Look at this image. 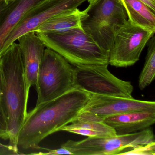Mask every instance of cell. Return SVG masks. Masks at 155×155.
I'll return each mask as SVG.
<instances>
[{"mask_svg":"<svg viewBox=\"0 0 155 155\" xmlns=\"http://www.w3.org/2000/svg\"><path fill=\"white\" fill-rule=\"evenodd\" d=\"M90 5L83 11L78 8L62 12L46 21L32 32H61L74 28H82L81 22L87 16Z\"/></svg>","mask_w":155,"mask_h":155,"instance_id":"5bb4252c","label":"cell"},{"mask_svg":"<svg viewBox=\"0 0 155 155\" xmlns=\"http://www.w3.org/2000/svg\"><path fill=\"white\" fill-rule=\"evenodd\" d=\"M154 35L155 32L134 25L127 20L113 40L109 51V64L117 68L134 65Z\"/></svg>","mask_w":155,"mask_h":155,"instance_id":"ba28073f","label":"cell"},{"mask_svg":"<svg viewBox=\"0 0 155 155\" xmlns=\"http://www.w3.org/2000/svg\"><path fill=\"white\" fill-rule=\"evenodd\" d=\"M120 155H155V142L138 146L129 151H125Z\"/></svg>","mask_w":155,"mask_h":155,"instance_id":"ac0fdd59","label":"cell"},{"mask_svg":"<svg viewBox=\"0 0 155 155\" xmlns=\"http://www.w3.org/2000/svg\"><path fill=\"white\" fill-rule=\"evenodd\" d=\"M147 52L144 67L139 78V87L143 90L155 79V36L153 35L149 40Z\"/></svg>","mask_w":155,"mask_h":155,"instance_id":"e0dca14e","label":"cell"},{"mask_svg":"<svg viewBox=\"0 0 155 155\" xmlns=\"http://www.w3.org/2000/svg\"><path fill=\"white\" fill-rule=\"evenodd\" d=\"M1 101L8 126L9 147L18 150L19 132L28 115L29 95L19 44L13 42L0 58Z\"/></svg>","mask_w":155,"mask_h":155,"instance_id":"7a4b0ae2","label":"cell"},{"mask_svg":"<svg viewBox=\"0 0 155 155\" xmlns=\"http://www.w3.org/2000/svg\"><path fill=\"white\" fill-rule=\"evenodd\" d=\"M127 20L119 0H98L90 5L81 27L101 49L109 52L116 34Z\"/></svg>","mask_w":155,"mask_h":155,"instance_id":"5b68a950","label":"cell"},{"mask_svg":"<svg viewBox=\"0 0 155 155\" xmlns=\"http://www.w3.org/2000/svg\"><path fill=\"white\" fill-rule=\"evenodd\" d=\"M119 1L130 23L155 33V12L139 0Z\"/></svg>","mask_w":155,"mask_h":155,"instance_id":"2e32d148","label":"cell"},{"mask_svg":"<svg viewBox=\"0 0 155 155\" xmlns=\"http://www.w3.org/2000/svg\"><path fill=\"white\" fill-rule=\"evenodd\" d=\"M14 0H0V6L3 5H7L13 2Z\"/></svg>","mask_w":155,"mask_h":155,"instance_id":"7402d4cb","label":"cell"},{"mask_svg":"<svg viewBox=\"0 0 155 155\" xmlns=\"http://www.w3.org/2000/svg\"><path fill=\"white\" fill-rule=\"evenodd\" d=\"M152 130L148 128L135 133L113 137H87L80 141L68 140L62 147L72 155H111L120 154L124 150L155 142Z\"/></svg>","mask_w":155,"mask_h":155,"instance_id":"8992f818","label":"cell"},{"mask_svg":"<svg viewBox=\"0 0 155 155\" xmlns=\"http://www.w3.org/2000/svg\"><path fill=\"white\" fill-rule=\"evenodd\" d=\"M109 65H76L74 69L75 88L91 94L132 98L133 87L111 74Z\"/></svg>","mask_w":155,"mask_h":155,"instance_id":"52a82bcc","label":"cell"},{"mask_svg":"<svg viewBox=\"0 0 155 155\" xmlns=\"http://www.w3.org/2000/svg\"><path fill=\"white\" fill-rule=\"evenodd\" d=\"M44 0H14L0 6V58L3 43L26 13Z\"/></svg>","mask_w":155,"mask_h":155,"instance_id":"4fadbf2b","label":"cell"},{"mask_svg":"<svg viewBox=\"0 0 155 155\" xmlns=\"http://www.w3.org/2000/svg\"><path fill=\"white\" fill-rule=\"evenodd\" d=\"M155 110V102L139 100L133 97L91 94L79 116L94 120L103 121L110 116L127 112Z\"/></svg>","mask_w":155,"mask_h":155,"instance_id":"9c48e42d","label":"cell"},{"mask_svg":"<svg viewBox=\"0 0 155 155\" xmlns=\"http://www.w3.org/2000/svg\"><path fill=\"white\" fill-rule=\"evenodd\" d=\"M48 48L73 65H109V52L101 49L83 28L35 33Z\"/></svg>","mask_w":155,"mask_h":155,"instance_id":"3957f363","label":"cell"},{"mask_svg":"<svg viewBox=\"0 0 155 155\" xmlns=\"http://www.w3.org/2000/svg\"><path fill=\"white\" fill-rule=\"evenodd\" d=\"M98 0H88L87 1L90 5H92L97 2Z\"/></svg>","mask_w":155,"mask_h":155,"instance_id":"603a6c76","label":"cell"},{"mask_svg":"<svg viewBox=\"0 0 155 155\" xmlns=\"http://www.w3.org/2000/svg\"><path fill=\"white\" fill-rule=\"evenodd\" d=\"M0 138L8 139V126L1 101V77H0Z\"/></svg>","mask_w":155,"mask_h":155,"instance_id":"d6986e66","label":"cell"},{"mask_svg":"<svg viewBox=\"0 0 155 155\" xmlns=\"http://www.w3.org/2000/svg\"><path fill=\"white\" fill-rule=\"evenodd\" d=\"M48 151L46 152H40L39 153H32L31 154H38V155H62V154H68L72 155V153L65 148L64 147L61 146V148L55 150L47 149Z\"/></svg>","mask_w":155,"mask_h":155,"instance_id":"ffe728a7","label":"cell"},{"mask_svg":"<svg viewBox=\"0 0 155 155\" xmlns=\"http://www.w3.org/2000/svg\"><path fill=\"white\" fill-rule=\"evenodd\" d=\"M59 131H66L91 138L117 135L115 130L104 121L89 119L79 116L71 123L61 127Z\"/></svg>","mask_w":155,"mask_h":155,"instance_id":"9a60e30c","label":"cell"},{"mask_svg":"<svg viewBox=\"0 0 155 155\" xmlns=\"http://www.w3.org/2000/svg\"><path fill=\"white\" fill-rule=\"evenodd\" d=\"M88 0H44L31 9L12 30L3 43L1 56L24 34L34 31L46 21L67 10L78 8Z\"/></svg>","mask_w":155,"mask_h":155,"instance_id":"30bf717a","label":"cell"},{"mask_svg":"<svg viewBox=\"0 0 155 155\" xmlns=\"http://www.w3.org/2000/svg\"><path fill=\"white\" fill-rule=\"evenodd\" d=\"M155 12V0H139Z\"/></svg>","mask_w":155,"mask_h":155,"instance_id":"44dd1931","label":"cell"},{"mask_svg":"<svg viewBox=\"0 0 155 155\" xmlns=\"http://www.w3.org/2000/svg\"><path fill=\"white\" fill-rule=\"evenodd\" d=\"M35 86L36 106L62 96L75 88L74 66L53 50L46 48Z\"/></svg>","mask_w":155,"mask_h":155,"instance_id":"277c9868","label":"cell"},{"mask_svg":"<svg viewBox=\"0 0 155 155\" xmlns=\"http://www.w3.org/2000/svg\"><path fill=\"white\" fill-rule=\"evenodd\" d=\"M18 40L22 57L26 90L29 95L31 87L37 83L39 68L46 47L34 32L24 34Z\"/></svg>","mask_w":155,"mask_h":155,"instance_id":"8fae6325","label":"cell"},{"mask_svg":"<svg viewBox=\"0 0 155 155\" xmlns=\"http://www.w3.org/2000/svg\"><path fill=\"white\" fill-rule=\"evenodd\" d=\"M105 123L117 135L135 133L146 129L155 122V110L127 112L104 119Z\"/></svg>","mask_w":155,"mask_h":155,"instance_id":"7c38bea8","label":"cell"},{"mask_svg":"<svg viewBox=\"0 0 155 155\" xmlns=\"http://www.w3.org/2000/svg\"><path fill=\"white\" fill-rule=\"evenodd\" d=\"M90 96L84 91L74 88L55 99L37 105L28 113L19 132L18 148H38L46 137L78 118Z\"/></svg>","mask_w":155,"mask_h":155,"instance_id":"6da1fadb","label":"cell"}]
</instances>
